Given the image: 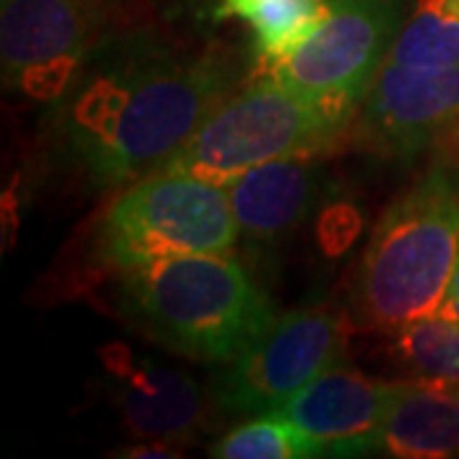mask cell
I'll list each match as a JSON object with an SVG mask.
<instances>
[{
  "label": "cell",
  "instance_id": "4",
  "mask_svg": "<svg viewBox=\"0 0 459 459\" xmlns=\"http://www.w3.org/2000/svg\"><path fill=\"white\" fill-rule=\"evenodd\" d=\"M350 120L352 113L314 105L276 74H265L230 92L159 171H181L228 186L268 161L319 156L337 143Z\"/></svg>",
  "mask_w": 459,
  "mask_h": 459
},
{
  "label": "cell",
  "instance_id": "14",
  "mask_svg": "<svg viewBox=\"0 0 459 459\" xmlns=\"http://www.w3.org/2000/svg\"><path fill=\"white\" fill-rule=\"evenodd\" d=\"M238 16L253 31L258 62L265 69L294 54L327 16L325 0H222L217 18Z\"/></svg>",
  "mask_w": 459,
  "mask_h": 459
},
{
  "label": "cell",
  "instance_id": "19",
  "mask_svg": "<svg viewBox=\"0 0 459 459\" xmlns=\"http://www.w3.org/2000/svg\"><path fill=\"white\" fill-rule=\"evenodd\" d=\"M117 457H179L174 444L151 442L146 446H131L128 452H117Z\"/></svg>",
  "mask_w": 459,
  "mask_h": 459
},
{
  "label": "cell",
  "instance_id": "12",
  "mask_svg": "<svg viewBox=\"0 0 459 459\" xmlns=\"http://www.w3.org/2000/svg\"><path fill=\"white\" fill-rule=\"evenodd\" d=\"M312 159H276L230 181V207L246 240L273 243L309 217L325 189L322 169Z\"/></svg>",
  "mask_w": 459,
  "mask_h": 459
},
{
  "label": "cell",
  "instance_id": "20",
  "mask_svg": "<svg viewBox=\"0 0 459 459\" xmlns=\"http://www.w3.org/2000/svg\"><path fill=\"white\" fill-rule=\"evenodd\" d=\"M446 319H455L459 322V261L457 268H455V273H452V281H449V289H446V296H444L442 307H439V312Z\"/></svg>",
  "mask_w": 459,
  "mask_h": 459
},
{
  "label": "cell",
  "instance_id": "15",
  "mask_svg": "<svg viewBox=\"0 0 459 459\" xmlns=\"http://www.w3.org/2000/svg\"><path fill=\"white\" fill-rule=\"evenodd\" d=\"M388 62L409 66L459 65V0H416L395 36Z\"/></svg>",
  "mask_w": 459,
  "mask_h": 459
},
{
  "label": "cell",
  "instance_id": "7",
  "mask_svg": "<svg viewBox=\"0 0 459 459\" xmlns=\"http://www.w3.org/2000/svg\"><path fill=\"white\" fill-rule=\"evenodd\" d=\"M350 322L325 307L273 316L214 380L220 409L235 416L273 413L347 352Z\"/></svg>",
  "mask_w": 459,
  "mask_h": 459
},
{
  "label": "cell",
  "instance_id": "9",
  "mask_svg": "<svg viewBox=\"0 0 459 459\" xmlns=\"http://www.w3.org/2000/svg\"><path fill=\"white\" fill-rule=\"evenodd\" d=\"M360 131L368 143L403 159L459 135V65L409 66L385 59L362 98Z\"/></svg>",
  "mask_w": 459,
  "mask_h": 459
},
{
  "label": "cell",
  "instance_id": "13",
  "mask_svg": "<svg viewBox=\"0 0 459 459\" xmlns=\"http://www.w3.org/2000/svg\"><path fill=\"white\" fill-rule=\"evenodd\" d=\"M376 455L403 459L459 457V385L434 380L395 383Z\"/></svg>",
  "mask_w": 459,
  "mask_h": 459
},
{
  "label": "cell",
  "instance_id": "3",
  "mask_svg": "<svg viewBox=\"0 0 459 459\" xmlns=\"http://www.w3.org/2000/svg\"><path fill=\"white\" fill-rule=\"evenodd\" d=\"M459 261V164L434 166L380 217L355 276L365 327L395 332L439 312Z\"/></svg>",
  "mask_w": 459,
  "mask_h": 459
},
{
  "label": "cell",
  "instance_id": "6",
  "mask_svg": "<svg viewBox=\"0 0 459 459\" xmlns=\"http://www.w3.org/2000/svg\"><path fill=\"white\" fill-rule=\"evenodd\" d=\"M327 16L283 62L271 66L299 98L355 113L403 26L406 0H325Z\"/></svg>",
  "mask_w": 459,
  "mask_h": 459
},
{
  "label": "cell",
  "instance_id": "10",
  "mask_svg": "<svg viewBox=\"0 0 459 459\" xmlns=\"http://www.w3.org/2000/svg\"><path fill=\"white\" fill-rule=\"evenodd\" d=\"M394 394L395 383L334 365L273 413L316 439L327 455H376L377 434Z\"/></svg>",
  "mask_w": 459,
  "mask_h": 459
},
{
  "label": "cell",
  "instance_id": "18",
  "mask_svg": "<svg viewBox=\"0 0 459 459\" xmlns=\"http://www.w3.org/2000/svg\"><path fill=\"white\" fill-rule=\"evenodd\" d=\"M360 232V214L352 204H329L327 210L319 217L316 225V238L319 246L327 255H340L347 247L352 246V240Z\"/></svg>",
  "mask_w": 459,
  "mask_h": 459
},
{
  "label": "cell",
  "instance_id": "16",
  "mask_svg": "<svg viewBox=\"0 0 459 459\" xmlns=\"http://www.w3.org/2000/svg\"><path fill=\"white\" fill-rule=\"evenodd\" d=\"M391 355L419 380L459 385V322L442 314L413 319L394 332Z\"/></svg>",
  "mask_w": 459,
  "mask_h": 459
},
{
  "label": "cell",
  "instance_id": "8",
  "mask_svg": "<svg viewBox=\"0 0 459 459\" xmlns=\"http://www.w3.org/2000/svg\"><path fill=\"white\" fill-rule=\"evenodd\" d=\"M113 0H3V82L36 102H56L82 62L108 39Z\"/></svg>",
  "mask_w": 459,
  "mask_h": 459
},
{
  "label": "cell",
  "instance_id": "5",
  "mask_svg": "<svg viewBox=\"0 0 459 459\" xmlns=\"http://www.w3.org/2000/svg\"><path fill=\"white\" fill-rule=\"evenodd\" d=\"M238 238L228 186L153 171L128 184L102 212L95 253L105 268L123 273L177 255L230 253Z\"/></svg>",
  "mask_w": 459,
  "mask_h": 459
},
{
  "label": "cell",
  "instance_id": "17",
  "mask_svg": "<svg viewBox=\"0 0 459 459\" xmlns=\"http://www.w3.org/2000/svg\"><path fill=\"white\" fill-rule=\"evenodd\" d=\"M210 455L217 459H309L327 452L279 413H263L220 437Z\"/></svg>",
  "mask_w": 459,
  "mask_h": 459
},
{
  "label": "cell",
  "instance_id": "2",
  "mask_svg": "<svg viewBox=\"0 0 459 459\" xmlns=\"http://www.w3.org/2000/svg\"><path fill=\"white\" fill-rule=\"evenodd\" d=\"M117 276L126 322L186 360L228 365L276 316L246 265L228 253L177 255Z\"/></svg>",
  "mask_w": 459,
  "mask_h": 459
},
{
  "label": "cell",
  "instance_id": "11",
  "mask_svg": "<svg viewBox=\"0 0 459 459\" xmlns=\"http://www.w3.org/2000/svg\"><path fill=\"white\" fill-rule=\"evenodd\" d=\"M110 401L123 424L148 442L192 439L204 419V394L192 376L108 344L102 352Z\"/></svg>",
  "mask_w": 459,
  "mask_h": 459
},
{
  "label": "cell",
  "instance_id": "1",
  "mask_svg": "<svg viewBox=\"0 0 459 459\" xmlns=\"http://www.w3.org/2000/svg\"><path fill=\"white\" fill-rule=\"evenodd\" d=\"M240 65L153 33L105 39L56 100L51 143L87 184L108 189L159 171L235 92Z\"/></svg>",
  "mask_w": 459,
  "mask_h": 459
}]
</instances>
